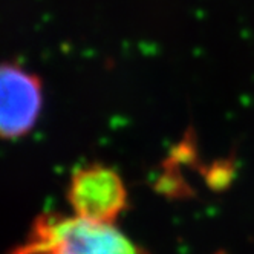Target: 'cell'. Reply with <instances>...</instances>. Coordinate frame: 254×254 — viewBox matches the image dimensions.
<instances>
[{"label": "cell", "instance_id": "cell-1", "mask_svg": "<svg viewBox=\"0 0 254 254\" xmlns=\"http://www.w3.org/2000/svg\"><path fill=\"white\" fill-rule=\"evenodd\" d=\"M11 254H144L115 225L43 214Z\"/></svg>", "mask_w": 254, "mask_h": 254}, {"label": "cell", "instance_id": "cell-2", "mask_svg": "<svg viewBox=\"0 0 254 254\" xmlns=\"http://www.w3.org/2000/svg\"><path fill=\"white\" fill-rule=\"evenodd\" d=\"M67 201L80 219L114 225L127 207V190L114 169L89 164L72 173Z\"/></svg>", "mask_w": 254, "mask_h": 254}, {"label": "cell", "instance_id": "cell-3", "mask_svg": "<svg viewBox=\"0 0 254 254\" xmlns=\"http://www.w3.org/2000/svg\"><path fill=\"white\" fill-rule=\"evenodd\" d=\"M43 106L37 75L14 63L0 64V138L17 139L31 132Z\"/></svg>", "mask_w": 254, "mask_h": 254}]
</instances>
